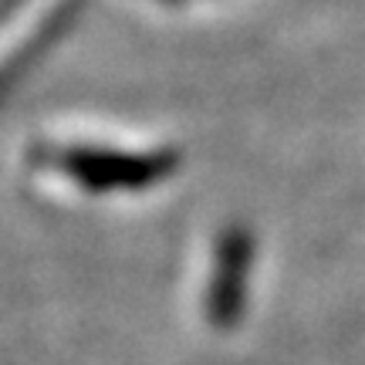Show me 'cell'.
Returning a JSON list of instances; mask_svg holds the SVG:
<instances>
[{
	"instance_id": "cell-1",
	"label": "cell",
	"mask_w": 365,
	"mask_h": 365,
	"mask_svg": "<svg viewBox=\"0 0 365 365\" xmlns=\"http://www.w3.org/2000/svg\"><path fill=\"white\" fill-rule=\"evenodd\" d=\"M58 170L88 190H139L166 180L176 159L166 153H115V149H61Z\"/></svg>"
},
{
	"instance_id": "cell-2",
	"label": "cell",
	"mask_w": 365,
	"mask_h": 365,
	"mask_svg": "<svg viewBox=\"0 0 365 365\" xmlns=\"http://www.w3.org/2000/svg\"><path fill=\"white\" fill-rule=\"evenodd\" d=\"M247 261H250V240L247 237H227L223 240V254H220V274L210 287V304H213V314L220 322H230L237 314V304H240V291H244V281H247Z\"/></svg>"
},
{
	"instance_id": "cell-3",
	"label": "cell",
	"mask_w": 365,
	"mask_h": 365,
	"mask_svg": "<svg viewBox=\"0 0 365 365\" xmlns=\"http://www.w3.org/2000/svg\"><path fill=\"white\" fill-rule=\"evenodd\" d=\"M58 31H61V21H58L54 27L48 24V27H44V34H41L38 41H31V44L24 48V51H17V58H14L11 65H7L4 71H0V98H4V91H7V88L14 85V78H17V75H21V71H24V68L31 65V58H34V54H38L41 48H44V44H48V41H51L54 34H58Z\"/></svg>"
}]
</instances>
